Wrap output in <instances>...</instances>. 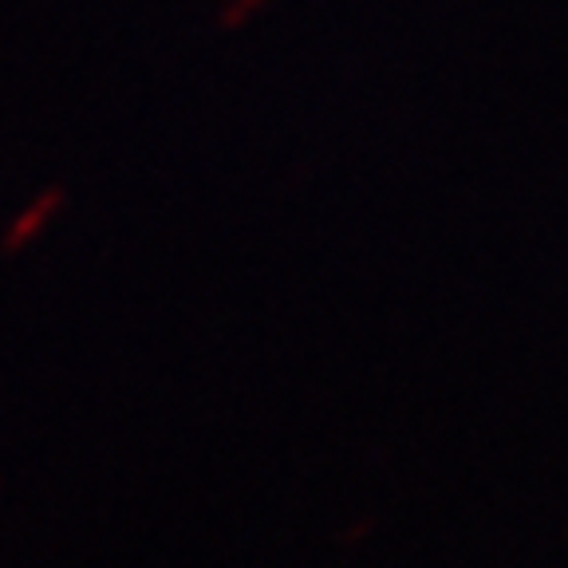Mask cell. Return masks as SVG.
I'll return each mask as SVG.
<instances>
[{
    "label": "cell",
    "mask_w": 568,
    "mask_h": 568,
    "mask_svg": "<svg viewBox=\"0 0 568 568\" xmlns=\"http://www.w3.org/2000/svg\"><path fill=\"white\" fill-rule=\"evenodd\" d=\"M261 4H265V0H225L222 12H217V20H222L225 28H241L248 17H257Z\"/></svg>",
    "instance_id": "obj_2"
},
{
    "label": "cell",
    "mask_w": 568,
    "mask_h": 568,
    "mask_svg": "<svg viewBox=\"0 0 568 568\" xmlns=\"http://www.w3.org/2000/svg\"><path fill=\"white\" fill-rule=\"evenodd\" d=\"M60 210H68V190L63 186L40 190V194H36L9 225H4V233H0V253H4V257H17L20 248L40 241L48 233V225L60 217Z\"/></svg>",
    "instance_id": "obj_1"
}]
</instances>
